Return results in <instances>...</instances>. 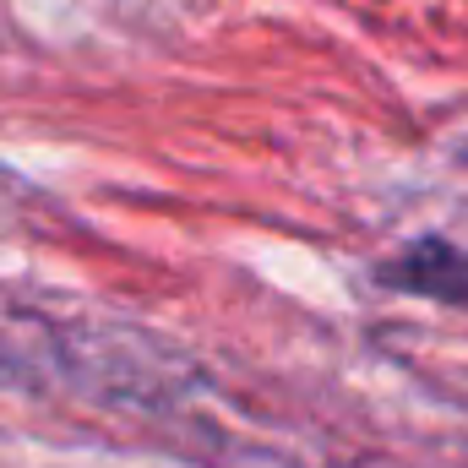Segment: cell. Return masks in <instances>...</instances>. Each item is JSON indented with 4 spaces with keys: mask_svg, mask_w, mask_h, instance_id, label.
<instances>
[{
    "mask_svg": "<svg viewBox=\"0 0 468 468\" xmlns=\"http://www.w3.org/2000/svg\"><path fill=\"white\" fill-rule=\"evenodd\" d=\"M381 283L425 294V300H441V305H468V245L414 239L381 267Z\"/></svg>",
    "mask_w": 468,
    "mask_h": 468,
    "instance_id": "obj_1",
    "label": "cell"
}]
</instances>
